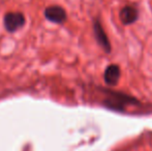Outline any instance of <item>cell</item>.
<instances>
[{
    "mask_svg": "<svg viewBox=\"0 0 152 151\" xmlns=\"http://www.w3.org/2000/svg\"><path fill=\"white\" fill-rule=\"evenodd\" d=\"M94 30H95L96 38H97V40H98V42L100 44V46L104 47V49L106 50V52H110V50H111L110 42H109L108 38H107L106 34H104V30H102V28L99 26V25L97 24V23H96Z\"/></svg>",
    "mask_w": 152,
    "mask_h": 151,
    "instance_id": "6",
    "label": "cell"
},
{
    "mask_svg": "<svg viewBox=\"0 0 152 151\" xmlns=\"http://www.w3.org/2000/svg\"><path fill=\"white\" fill-rule=\"evenodd\" d=\"M106 103H108L109 107L114 108V109H122L124 105L129 104L127 96H123V95H113L112 98H109L108 101H106Z\"/></svg>",
    "mask_w": 152,
    "mask_h": 151,
    "instance_id": "5",
    "label": "cell"
},
{
    "mask_svg": "<svg viewBox=\"0 0 152 151\" xmlns=\"http://www.w3.org/2000/svg\"><path fill=\"white\" fill-rule=\"evenodd\" d=\"M25 16L20 12H10L5 14L3 19V24L8 32H15L21 27L24 26Z\"/></svg>",
    "mask_w": 152,
    "mask_h": 151,
    "instance_id": "1",
    "label": "cell"
},
{
    "mask_svg": "<svg viewBox=\"0 0 152 151\" xmlns=\"http://www.w3.org/2000/svg\"><path fill=\"white\" fill-rule=\"evenodd\" d=\"M104 81L110 86H114L118 83L119 78H120V69L118 65L111 64L104 71Z\"/></svg>",
    "mask_w": 152,
    "mask_h": 151,
    "instance_id": "3",
    "label": "cell"
},
{
    "mask_svg": "<svg viewBox=\"0 0 152 151\" xmlns=\"http://www.w3.org/2000/svg\"><path fill=\"white\" fill-rule=\"evenodd\" d=\"M45 17L50 22L61 24L66 20V12L64 8L59 5H51L45 9Z\"/></svg>",
    "mask_w": 152,
    "mask_h": 151,
    "instance_id": "2",
    "label": "cell"
},
{
    "mask_svg": "<svg viewBox=\"0 0 152 151\" xmlns=\"http://www.w3.org/2000/svg\"><path fill=\"white\" fill-rule=\"evenodd\" d=\"M137 16H138L137 10L134 7L127 6V7H124L122 9L120 14V19L124 24H132V23H134L136 21Z\"/></svg>",
    "mask_w": 152,
    "mask_h": 151,
    "instance_id": "4",
    "label": "cell"
}]
</instances>
